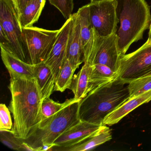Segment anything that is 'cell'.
I'll list each match as a JSON object with an SVG mask.
<instances>
[{"mask_svg": "<svg viewBox=\"0 0 151 151\" xmlns=\"http://www.w3.org/2000/svg\"><path fill=\"white\" fill-rule=\"evenodd\" d=\"M11 94L9 109L13 114L12 131L15 136L25 139L37 124L42 100L36 78H11L8 86Z\"/></svg>", "mask_w": 151, "mask_h": 151, "instance_id": "cell-1", "label": "cell"}, {"mask_svg": "<svg viewBox=\"0 0 151 151\" xmlns=\"http://www.w3.org/2000/svg\"><path fill=\"white\" fill-rule=\"evenodd\" d=\"M127 84L117 78L89 92L79 103L80 120L103 124L105 117L129 98Z\"/></svg>", "mask_w": 151, "mask_h": 151, "instance_id": "cell-2", "label": "cell"}, {"mask_svg": "<svg viewBox=\"0 0 151 151\" xmlns=\"http://www.w3.org/2000/svg\"><path fill=\"white\" fill-rule=\"evenodd\" d=\"M119 23L116 31L118 49L125 54L133 43L143 39L149 29L151 21L150 8L145 0H116Z\"/></svg>", "mask_w": 151, "mask_h": 151, "instance_id": "cell-3", "label": "cell"}, {"mask_svg": "<svg viewBox=\"0 0 151 151\" xmlns=\"http://www.w3.org/2000/svg\"><path fill=\"white\" fill-rule=\"evenodd\" d=\"M80 101L67 106L34 125L26 138L22 140L34 151H40L44 145H54L55 141L67 129L81 121L79 115Z\"/></svg>", "mask_w": 151, "mask_h": 151, "instance_id": "cell-4", "label": "cell"}, {"mask_svg": "<svg viewBox=\"0 0 151 151\" xmlns=\"http://www.w3.org/2000/svg\"><path fill=\"white\" fill-rule=\"evenodd\" d=\"M118 78L126 84L151 76V39L138 49L120 56Z\"/></svg>", "mask_w": 151, "mask_h": 151, "instance_id": "cell-5", "label": "cell"}, {"mask_svg": "<svg viewBox=\"0 0 151 151\" xmlns=\"http://www.w3.org/2000/svg\"><path fill=\"white\" fill-rule=\"evenodd\" d=\"M58 32L33 26L23 28V38L30 64L37 65L45 61Z\"/></svg>", "mask_w": 151, "mask_h": 151, "instance_id": "cell-6", "label": "cell"}, {"mask_svg": "<svg viewBox=\"0 0 151 151\" xmlns=\"http://www.w3.org/2000/svg\"><path fill=\"white\" fill-rule=\"evenodd\" d=\"M0 26L9 40L10 52L23 61L30 63L18 16L6 0H0Z\"/></svg>", "mask_w": 151, "mask_h": 151, "instance_id": "cell-7", "label": "cell"}, {"mask_svg": "<svg viewBox=\"0 0 151 151\" xmlns=\"http://www.w3.org/2000/svg\"><path fill=\"white\" fill-rule=\"evenodd\" d=\"M88 5L91 23L99 37H105L116 33L119 21L116 0H102Z\"/></svg>", "mask_w": 151, "mask_h": 151, "instance_id": "cell-8", "label": "cell"}, {"mask_svg": "<svg viewBox=\"0 0 151 151\" xmlns=\"http://www.w3.org/2000/svg\"><path fill=\"white\" fill-rule=\"evenodd\" d=\"M77 14L80 23L83 61L85 64L91 65L100 37L98 35L91 23L88 5L79 9Z\"/></svg>", "mask_w": 151, "mask_h": 151, "instance_id": "cell-9", "label": "cell"}, {"mask_svg": "<svg viewBox=\"0 0 151 151\" xmlns=\"http://www.w3.org/2000/svg\"><path fill=\"white\" fill-rule=\"evenodd\" d=\"M72 22L71 16L59 30L52 50L44 62L51 69L55 79L67 59L68 41Z\"/></svg>", "mask_w": 151, "mask_h": 151, "instance_id": "cell-10", "label": "cell"}, {"mask_svg": "<svg viewBox=\"0 0 151 151\" xmlns=\"http://www.w3.org/2000/svg\"><path fill=\"white\" fill-rule=\"evenodd\" d=\"M103 125L81 120L59 136L54 142L55 146L51 151L78 144L94 134Z\"/></svg>", "mask_w": 151, "mask_h": 151, "instance_id": "cell-11", "label": "cell"}, {"mask_svg": "<svg viewBox=\"0 0 151 151\" xmlns=\"http://www.w3.org/2000/svg\"><path fill=\"white\" fill-rule=\"evenodd\" d=\"M117 43L118 37L116 33L105 37H100L92 65L104 64L117 73L121 55L118 51Z\"/></svg>", "mask_w": 151, "mask_h": 151, "instance_id": "cell-12", "label": "cell"}, {"mask_svg": "<svg viewBox=\"0 0 151 151\" xmlns=\"http://www.w3.org/2000/svg\"><path fill=\"white\" fill-rule=\"evenodd\" d=\"M151 100V90L129 99L109 114L104 119L103 125L111 126L117 123L132 110Z\"/></svg>", "mask_w": 151, "mask_h": 151, "instance_id": "cell-13", "label": "cell"}, {"mask_svg": "<svg viewBox=\"0 0 151 151\" xmlns=\"http://www.w3.org/2000/svg\"><path fill=\"white\" fill-rule=\"evenodd\" d=\"M72 22L68 41L67 59L77 69L83 61V51L80 37V27L77 13L72 14Z\"/></svg>", "mask_w": 151, "mask_h": 151, "instance_id": "cell-14", "label": "cell"}, {"mask_svg": "<svg viewBox=\"0 0 151 151\" xmlns=\"http://www.w3.org/2000/svg\"><path fill=\"white\" fill-rule=\"evenodd\" d=\"M1 48L2 61L11 78H35L34 65L23 61L3 47Z\"/></svg>", "mask_w": 151, "mask_h": 151, "instance_id": "cell-15", "label": "cell"}, {"mask_svg": "<svg viewBox=\"0 0 151 151\" xmlns=\"http://www.w3.org/2000/svg\"><path fill=\"white\" fill-rule=\"evenodd\" d=\"M112 138L111 129L109 127L103 125L97 132L85 140L74 145L56 148L54 151H87L109 141Z\"/></svg>", "mask_w": 151, "mask_h": 151, "instance_id": "cell-16", "label": "cell"}, {"mask_svg": "<svg viewBox=\"0 0 151 151\" xmlns=\"http://www.w3.org/2000/svg\"><path fill=\"white\" fill-rule=\"evenodd\" d=\"M34 73L42 100L50 98L55 86V78L52 71L44 62L34 65Z\"/></svg>", "mask_w": 151, "mask_h": 151, "instance_id": "cell-17", "label": "cell"}, {"mask_svg": "<svg viewBox=\"0 0 151 151\" xmlns=\"http://www.w3.org/2000/svg\"><path fill=\"white\" fill-rule=\"evenodd\" d=\"M118 78V74L108 66L97 63L91 65L89 78V92L102 86Z\"/></svg>", "mask_w": 151, "mask_h": 151, "instance_id": "cell-18", "label": "cell"}, {"mask_svg": "<svg viewBox=\"0 0 151 151\" xmlns=\"http://www.w3.org/2000/svg\"><path fill=\"white\" fill-rule=\"evenodd\" d=\"M91 70V65L84 63L79 72L74 76L69 89L76 99H82L89 93Z\"/></svg>", "mask_w": 151, "mask_h": 151, "instance_id": "cell-19", "label": "cell"}, {"mask_svg": "<svg viewBox=\"0 0 151 151\" xmlns=\"http://www.w3.org/2000/svg\"><path fill=\"white\" fill-rule=\"evenodd\" d=\"M46 0H31L22 11L19 18L22 28L33 26L38 22Z\"/></svg>", "mask_w": 151, "mask_h": 151, "instance_id": "cell-20", "label": "cell"}, {"mask_svg": "<svg viewBox=\"0 0 151 151\" xmlns=\"http://www.w3.org/2000/svg\"><path fill=\"white\" fill-rule=\"evenodd\" d=\"M81 100L74 97L72 99L66 100L63 103L56 102L50 98L43 100L41 103L40 114L37 124L47 119L67 106Z\"/></svg>", "mask_w": 151, "mask_h": 151, "instance_id": "cell-21", "label": "cell"}, {"mask_svg": "<svg viewBox=\"0 0 151 151\" xmlns=\"http://www.w3.org/2000/svg\"><path fill=\"white\" fill-rule=\"evenodd\" d=\"M76 69L66 59L55 79L54 91L63 92L67 89H69Z\"/></svg>", "mask_w": 151, "mask_h": 151, "instance_id": "cell-22", "label": "cell"}, {"mask_svg": "<svg viewBox=\"0 0 151 151\" xmlns=\"http://www.w3.org/2000/svg\"><path fill=\"white\" fill-rule=\"evenodd\" d=\"M130 97H134L151 90V76L138 78L128 84Z\"/></svg>", "mask_w": 151, "mask_h": 151, "instance_id": "cell-23", "label": "cell"}, {"mask_svg": "<svg viewBox=\"0 0 151 151\" xmlns=\"http://www.w3.org/2000/svg\"><path fill=\"white\" fill-rule=\"evenodd\" d=\"M0 140L10 149L22 151L23 140L16 137L12 130H0Z\"/></svg>", "mask_w": 151, "mask_h": 151, "instance_id": "cell-24", "label": "cell"}, {"mask_svg": "<svg viewBox=\"0 0 151 151\" xmlns=\"http://www.w3.org/2000/svg\"><path fill=\"white\" fill-rule=\"evenodd\" d=\"M49 1L60 12L66 20L71 17L74 6L73 0H49Z\"/></svg>", "mask_w": 151, "mask_h": 151, "instance_id": "cell-25", "label": "cell"}, {"mask_svg": "<svg viewBox=\"0 0 151 151\" xmlns=\"http://www.w3.org/2000/svg\"><path fill=\"white\" fill-rule=\"evenodd\" d=\"M13 124L10 111L5 104L0 105V130H12Z\"/></svg>", "mask_w": 151, "mask_h": 151, "instance_id": "cell-26", "label": "cell"}, {"mask_svg": "<svg viewBox=\"0 0 151 151\" xmlns=\"http://www.w3.org/2000/svg\"><path fill=\"white\" fill-rule=\"evenodd\" d=\"M6 1L7 2H8L9 4L13 8V9H14L18 16L19 21L21 13H20V9H19L18 0H6Z\"/></svg>", "mask_w": 151, "mask_h": 151, "instance_id": "cell-27", "label": "cell"}, {"mask_svg": "<svg viewBox=\"0 0 151 151\" xmlns=\"http://www.w3.org/2000/svg\"><path fill=\"white\" fill-rule=\"evenodd\" d=\"M30 1L31 0H18V5L21 14L22 11Z\"/></svg>", "mask_w": 151, "mask_h": 151, "instance_id": "cell-28", "label": "cell"}, {"mask_svg": "<svg viewBox=\"0 0 151 151\" xmlns=\"http://www.w3.org/2000/svg\"><path fill=\"white\" fill-rule=\"evenodd\" d=\"M148 38L151 39V21L150 27H149V32H148Z\"/></svg>", "mask_w": 151, "mask_h": 151, "instance_id": "cell-29", "label": "cell"}, {"mask_svg": "<svg viewBox=\"0 0 151 151\" xmlns=\"http://www.w3.org/2000/svg\"><path fill=\"white\" fill-rule=\"evenodd\" d=\"M91 2H97V1H101L102 0H90Z\"/></svg>", "mask_w": 151, "mask_h": 151, "instance_id": "cell-30", "label": "cell"}]
</instances>
